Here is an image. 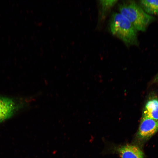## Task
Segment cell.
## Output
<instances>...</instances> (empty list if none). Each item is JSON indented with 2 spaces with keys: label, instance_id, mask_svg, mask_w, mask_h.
Wrapping results in <instances>:
<instances>
[{
  "label": "cell",
  "instance_id": "cell-3",
  "mask_svg": "<svg viewBox=\"0 0 158 158\" xmlns=\"http://www.w3.org/2000/svg\"><path fill=\"white\" fill-rule=\"evenodd\" d=\"M158 131V120L142 117L138 131L137 138L143 141L150 138Z\"/></svg>",
  "mask_w": 158,
  "mask_h": 158
},
{
  "label": "cell",
  "instance_id": "cell-2",
  "mask_svg": "<svg viewBox=\"0 0 158 158\" xmlns=\"http://www.w3.org/2000/svg\"><path fill=\"white\" fill-rule=\"evenodd\" d=\"M119 13L126 18L137 30L145 31L154 19L133 1H124L118 5Z\"/></svg>",
  "mask_w": 158,
  "mask_h": 158
},
{
  "label": "cell",
  "instance_id": "cell-8",
  "mask_svg": "<svg viewBox=\"0 0 158 158\" xmlns=\"http://www.w3.org/2000/svg\"><path fill=\"white\" fill-rule=\"evenodd\" d=\"M141 7L148 14H158V0L140 1Z\"/></svg>",
  "mask_w": 158,
  "mask_h": 158
},
{
  "label": "cell",
  "instance_id": "cell-9",
  "mask_svg": "<svg viewBox=\"0 0 158 158\" xmlns=\"http://www.w3.org/2000/svg\"><path fill=\"white\" fill-rule=\"evenodd\" d=\"M157 80H158V75L157 77Z\"/></svg>",
  "mask_w": 158,
  "mask_h": 158
},
{
  "label": "cell",
  "instance_id": "cell-5",
  "mask_svg": "<svg viewBox=\"0 0 158 158\" xmlns=\"http://www.w3.org/2000/svg\"><path fill=\"white\" fill-rule=\"evenodd\" d=\"M17 108L16 104L12 99L0 97V122L11 117Z\"/></svg>",
  "mask_w": 158,
  "mask_h": 158
},
{
  "label": "cell",
  "instance_id": "cell-7",
  "mask_svg": "<svg viewBox=\"0 0 158 158\" xmlns=\"http://www.w3.org/2000/svg\"><path fill=\"white\" fill-rule=\"evenodd\" d=\"M116 0H100L99 1V19L101 20L104 19L113 7L117 3Z\"/></svg>",
  "mask_w": 158,
  "mask_h": 158
},
{
  "label": "cell",
  "instance_id": "cell-4",
  "mask_svg": "<svg viewBox=\"0 0 158 158\" xmlns=\"http://www.w3.org/2000/svg\"><path fill=\"white\" fill-rule=\"evenodd\" d=\"M121 158H144V154L138 146L130 144L119 145L114 150Z\"/></svg>",
  "mask_w": 158,
  "mask_h": 158
},
{
  "label": "cell",
  "instance_id": "cell-1",
  "mask_svg": "<svg viewBox=\"0 0 158 158\" xmlns=\"http://www.w3.org/2000/svg\"><path fill=\"white\" fill-rule=\"evenodd\" d=\"M109 28L112 35L121 40L127 46L138 44L137 30L120 13L114 12L112 14Z\"/></svg>",
  "mask_w": 158,
  "mask_h": 158
},
{
  "label": "cell",
  "instance_id": "cell-6",
  "mask_svg": "<svg viewBox=\"0 0 158 158\" xmlns=\"http://www.w3.org/2000/svg\"><path fill=\"white\" fill-rule=\"evenodd\" d=\"M142 117L158 120V99H151L146 103Z\"/></svg>",
  "mask_w": 158,
  "mask_h": 158
}]
</instances>
